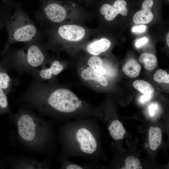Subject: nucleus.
Listing matches in <instances>:
<instances>
[{"instance_id": "nucleus-1", "label": "nucleus", "mask_w": 169, "mask_h": 169, "mask_svg": "<svg viewBox=\"0 0 169 169\" xmlns=\"http://www.w3.org/2000/svg\"><path fill=\"white\" fill-rule=\"evenodd\" d=\"M19 100L44 115L60 121L99 116L93 105L55 81L33 79L20 94Z\"/></svg>"}, {"instance_id": "nucleus-2", "label": "nucleus", "mask_w": 169, "mask_h": 169, "mask_svg": "<svg viewBox=\"0 0 169 169\" xmlns=\"http://www.w3.org/2000/svg\"><path fill=\"white\" fill-rule=\"evenodd\" d=\"M61 146L59 156L81 157L95 161L99 154L98 130L95 118L65 121L59 128Z\"/></svg>"}, {"instance_id": "nucleus-3", "label": "nucleus", "mask_w": 169, "mask_h": 169, "mask_svg": "<svg viewBox=\"0 0 169 169\" xmlns=\"http://www.w3.org/2000/svg\"><path fill=\"white\" fill-rule=\"evenodd\" d=\"M18 133L22 140L31 145L39 142L44 151L51 156L54 149L55 137L52 125L39 119L28 110L21 109L15 115Z\"/></svg>"}, {"instance_id": "nucleus-4", "label": "nucleus", "mask_w": 169, "mask_h": 169, "mask_svg": "<svg viewBox=\"0 0 169 169\" xmlns=\"http://www.w3.org/2000/svg\"><path fill=\"white\" fill-rule=\"evenodd\" d=\"M41 39L25 43L21 48L10 47L1 54L0 61L8 71L13 69L20 75L44 67L49 60Z\"/></svg>"}, {"instance_id": "nucleus-5", "label": "nucleus", "mask_w": 169, "mask_h": 169, "mask_svg": "<svg viewBox=\"0 0 169 169\" xmlns=\"http://www.w3.org/2000/svg\"><path fill=\"white\" fill-rule=\"evenodd\" d=\"M0 13L8 37L1 54L5 52L13 43L25 44L42 38V34L28 15L18 6L14 9H2Z\"/></svg>"}, {"instance_id": "nucleus-6", "label": "nucleus", "mask_w": 169, "mask_h": 169, "mask_svg": "<svg viewBox=\"0 0 169 169\" xmlns=\"http://www.w3.org/2000/svg\"><path fill=\"white\" fill-rule=\"evenodd\" d=\"M45 1L35 14L36 19L41 24L45 20L56 23L63 21L66 17L67 3L49 0Z\"/></svg>"}, {"instance_id": "nucleus-7", "label": "nucleus", "mask_w": 169, "mask_h": 169, "mask_svg": "<svg viewBox=\"0 0 169 169\" xmlns=\"http://www.w3.org/2000/svg\"><path fill=\"white\" fill-rule=\"evenodd\" d=\"M50 66L36 69L30 71L28 74H31L34 79L39 81H54L57 75L63 71L64 65L59 60L56 59L50 61Z\"/></svg>"}, {"instance_id": "nucleus-8", "label": "nucleus", "mask_w": 169, "mask_h": 169, "mask_svg": "<svg viewBox=\"0 0 169 169\" xmlns=\"http://www.w3.org/2000/svg\"><path fill=\"white\" fill-rule=\"evenodd\" d=\"M127 2L125 0H115L112 4L105 3L100 6V13L105 15V19L108 21L113 20L119 13L123 16L128 13Z\"/></svg>"}, {"instance_id": "nucleus-9", "label": "nucleus", "mask_w": 169, "mask_h": 169, "mask_svg": "<svg viewBox=\"0 0 169 169\" xmlns=\"http://www.w3.org/2000/svg\"><path fill=\"white\" fill-rule=\"evenodd\" d=\"M85 30L82 27L75 24L60 26L56 31L59 37L71 42H77L82 40L85 34Z\"/></svg>"}, {"instance_id": "nucleus-10", "label": "nucleus", "mask_w": 169, "mask_h": 169, "mask_svg": "<svg viewBox=\"0 0 169 169\" xmlns=\"http://www.w3.org/2000/svg\"><path fill=\"white\" fill-rule=\"evenodd\" d=\"M80 67L79 71V77L85 83L91 86L96 83L105 87L108 85L109 82L106 77L100 74L87 65Z\"/></svg>"}, {"instance_id": "nucleus-11", "label": "nucleus", "mask_w": 169, "mask_h": 169, "mask_svg": "<svg viewBox=\"0 0 169 169\" xmlns=\"http://www.w3.org/2000/svg\"><path fill=\"white\" fill-rule=\"evenodd\" d=\"M110 41L106 38L93 41L86 47L87 52L93 56H97L107 50L110 47Z\"/></svg>"}, {"instance_id": "nucleus-12", "label": "nucleus", "mask_w": 169, "mask_h": 169, "mask_svg": "<svg viewBox=\"0 0 169 169\" xmlns=\"http://www.w3.org/2000/svg\"><path fill=\"white\" fill-rule=\"evenodd\" d=\"M8 70L0 61V87L8 95L12 90L13 79L9 76Z\"/></svg>"}, {"instance_id": "nucleus-13", "label": "nucleus", "mask_w": 169, "mask_h": 169, "mask_svg": "<svg viewBox=\"0 0 169 169\" xmlns=\"http://www.w3.org/2000/svg\"><path fill=\"white\" fill-rule=\"evenodd\" d=\"M162 138V131L158 127H151L149 131V142L150 149L155 150L160 145Z\"/></svg>"}, {"instance_id": "nucleus-14", "label": "nucleus", "mask_w": 169, "mask_h": 169, "mask_svg": "<svg viewBox=\"0 0 169 169\" xmlns=\"http://www.w3.org/2000/svg\"><path fill=\"white\" fill-rule=\"evenodd\" d=\"M108 129L112 137L115 140L123 139L126 133L122 124L117 120L112 121L109 124Z\"/></svg>"}, {"instance_id": "nucleus-15", "label": "nucleus", "mask_w": 169, "mask_h": 169, "mask_svg": "<svg viewBox=\"0 0 169 169\" xmlns=\"http://www.w3.org/2000/svg\"><path fill=\"white\" fill-rule=\"evenodd\" d=\"M60 163V169H89L95 167L93 163L78 164L69 160L68 158L59 156Z\"/></svg>"}, {"instance_id": "nucleus-16", "label": "nucleus", "mask_w": 169, "mask_h": 169, "mask_svg": "<svg viewBox=\"0 0 169 169\" xmlns=\"http://www.w3.org/2000/svg\"><path fill=\"white\" fill-rule=\"evenodd\" d=\"M141 66L134 59H131L127 62L123 66L122 70L127 76L132 78L138 76L140 72Z\"/></svg>"}, {"instance_id": "nucleus-17", "label": "nucleus", "mask_w": 169, "mask_h": 169, "mask_svg": "<svg viewBox=\"0 0 169 169\" xmlns=\"http://www.w3.org/2000/svg\"><path fill=\"white\" fill-rule=\"evenodd\" d=\"M153 18L151 10L143 9L134 15L133 20L136 24H147L150 23Z\"/></svg>"}, {"instance_id": "nucleus-18", "label": "nucleus", "mask_w": 169, "mask_h": 169, "mask_svg": "<svg viewBox=\"0 0 169 169\" xmlns=\"http://www.w3.org/2000/svg\"><path fill=\"white\" fill-rule=\"evenodd\" d=\"M140 61L144 64L146 69L151 70L156 68L157 65V60L154 54L148 53H144L140 56Z\"/></svg>"}, {"instance_id": "nucleus-19", "label": "nucleus", "mask_w": 169, "mask_h": 169, "mask_svg": "<svg viewBox=\"0 0 169 169\" xmlns=\"http://www.w3.org/2000/svg\"><path fill=\"white\" fill-rule=\"evenodd\" d=\"M134 87L144 94H152L154 89L148 82L142 80L135 81L133 84Z\"/></svg>"}, {"instance_id": "nucleus-20", "label": "nucleus", "mask_w": 169, "mask_h": 169, "mask_svg": "<svg viewBox=\"0 0 169 169\" xmlns=\"http://www.w3.org/2000/svg\"><path fill=\"white\" fill-rule=\"evenodd\" d=\"M10 112L7 94L0 87V115Z\"/></svg>"}, {"instance_id": "nucleus-21", "label": "nucleus", "mask_w": 169, "mask_h": 169, "mask_svg": "<svg viewBox=\"0 0 169 169\" xmlns=\"http://www.w3.org/2000/svg\"><path fill=\"white\" fill-rule=\"evenodd\" d=\"M155 81L158 83H169V75L162 69L157 71L153 76Z\"/></svg>"}, {"instance_id": "nucleus-22", "label": "nucleus", "mask_w": 169, "mask_h": 169, "mask_svg": "<svg viewBox=\"0 0 169 169\" xmlns=\"http://www.w3.org/2000/svg\"><path fill=\"white\" fill-rule=\"evenodd\" d=\"M126 166L125 169H139L140 166V161L138 158L133 156L128 157L125 160Z\"/></svg>"}, {"instance_id": "nucleus-23", "label": "nucleus", "mask_w": 169, "mask_h": 169, "mask_svg": "<svg viewBox=\"0 0 169 169\" xmlns=\"http://www.w3.org/2000/svg\"><path fill=\"white\" fill-rule=\"evenodd\" d=\"M155 4L154 0H144L141 4L142 8L151 10Z\"/></svg>"}, {"instance_id": "nucleus-24", "label": "nucleus", "mask_w": 169, "mask_h": 169, "mask_svg": "<svg viewBox=\"0 0 169 169\" xmlns=\"http://www.w3.org/2000/svg\"><path fill=\"white\" fill-rule=\"evenodd\" d=\"M158 106L157 104L152 103L151 104L149 107V112L150 116L153 117L156 111L157 110Z\"/></svg>"}, {"instance_id": "nucleus-25", "label": "nucleus", "mask_w": 169, "mask_h": 169, "mask_svg": "<svg viewBox=\"0 0 169 169\" xmlns=\"http://www.w3.org/2000/svg\"><path fill=\"white\" fill-rule=\"evenodd\" d=\"M152 96V94H144L140 98V101L141 103H145L150 100Z\"/></svg>"}, {"instance_id": "nucleus-26", "label": "nucleus", "mask_w": 169, "mask_h": 169, "mask_svg": "<svg viewBox=\"0 0 169 169\" xmlns=\"http://www.w3.org/2000/svg\"><path fill=\"white\" fill-rule=\"evenodd\" d=\"M146 28V26L142 25L133 27L132 31L133 32L143 33L145 31Z\"/></svg>"}, {"instance_id": "nucleus-27", "label": "nucleus", "mask_w": 169, "mask_h": 169, "mask_svg": "<svg viewBox=\"0 0 169 169\" xmlns=\"http://www.w3.org/2000/svg\"><path fill=\"white\" fill-rule=\"evenodd\" d=\"M148 41V39L146 37H143L138 40L136 43V46L137 47H139L144 45Z\"/></svg>"}, {"instance_id": "nucleus-28", "label": "nucleus", "mask_w": 169, "mask_h": 169, "mask_svg": "<svg viewBox=\"0 0 169 169\" xmlns=\"http://www.w3.org/2000/svg\"><path fill=\"white\" fill-rule=\"evenodd\" d=\"M3 26H4L2 16L0 13V30Z\"/></svg>"}, {"instance_id": "nucleus-29", "label": "nucleus", "mask_w": 169, "mask_h": 169, "mask_svg": "<svg viewBox=\"0 0 169 169\" xmlns=\"http://www.w3.org/2000/svg\"><path fill=\"white\" fill-rule=\"evenodd\" d=\"M166 44L168 46V47H169V33L168 32L167 34L166 38Z\"/></svg>"}, {"instance_id": "nucleus-30", "label": "nucleus", "mask_w": 169, "mask_h": 169, "mask_svg": "<svg viewBox=\"0 0 169 169\" xmlns=\"http://www.w3.org/2000/svg\"><path fill=\"white\" fill-rule=\"evenodd\" d=\"M149 146V145L147 143H146L145 144V146L146 147H148Z\"/></svg>"}, {"instance_id": "nucleus-31", "label": "nucleus", "mask_w": 169, "mask_h": 169, "mask_svg": "<svg viewBox=\"0 0 169 169\" xmlns=\"http://www.w3.org/2000/svg\"><path fill=\"white\" fill-rule=\"evenodd\" d=\"M140 169H142V166H140Z\"/></svg>"}]
</instances>
